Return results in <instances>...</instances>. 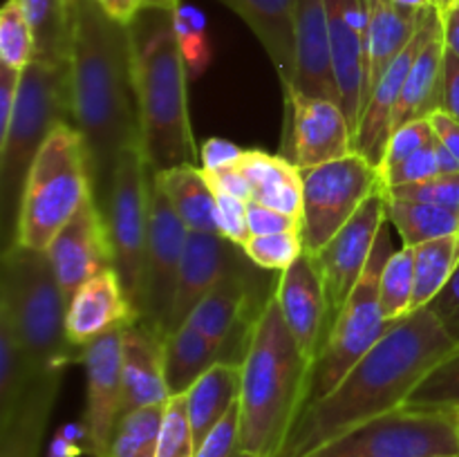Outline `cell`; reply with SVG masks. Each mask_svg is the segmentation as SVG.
<instances>
[{
  "mask_svg": "<svg viewBox=\"0 0 459 457\" xmlns=\"http://www.w3.org/2000/svg\"><path fill=\"white\" fill-rule=\"evenodd\" d=\"M455 348L429 305L408 314L330 392L300 412L281 457L309 455L348 430L402 408L426 372Z\"/></svg>",
  "mask_w": 459,
  "mask_h": 457,
  "instance_id": "7a4b0ae2",
  "label": "cell"
},
{
  "mask_svg": "<svg viewBox=\"0 0 459 457\" xmlns=\"http://www.w3.org/2000/svg\"><path fill=\"white\" fill-rule=\"evenodd\" d=\"M303 175V236L305 251L318 255L327 242L352 220L363 202L381 188V175L359 152L343 160L327 161L314 168L300 170Z\"/></svg>",
  "mask_w": 459,
  "mask_h": 457,
  "instance_id": "8fae6325",
  "label": "cell"
},
{
  "mask_svg": "<svg viewBox=\"0 0 459 457\" xmlns=\"http://www.w3.org/2000/svg\"><path fill=\"white\" fill-rule=\"evenodd\" d=\"M430 124H433L435 134H437L439 142L448 148V151L455 155V160L459 161V121L453 119L448 112L437 110L429 116Z\"/></svg>",
  "mask_w": 459,
  "mask_h": 457,
  "instance_id": "9f6ffc18",
  "label": "cell"
},
{
  "mask_svg": "<svg viewBox=\"0 0 459 457\" xmlns=\"http://www.w3.org/2000/svg\"><path fill=\"white\" fill-rule=\"evenodd\" d=\"M327 99L341 106L339 83L332 61L325 0H299L294 30V74L285 92Z\"/></svg>",
  "mask_w": 459,
  "mask_h": 457,
  "instance_id": "44dd1931",
  "label": "cell"
},
{
  "mask_svg": "<svg viewBox=\"0 0 459 457\" xmlns=\"http://www.w3.org/2000/svg\"><path fill=\"white\" fill-rule=\"evenodd\" d=\"M242 255H245L242 246L233 245L218 233L188 231L182 264H179L178 298H175L173 318H170V332H175L188 321L193 309L204 300V296L218 285L220 278Z\"/></svg>",
  "mask_w": 459,
  "mask_h": 457,
  "instance_id": "603a6c76",
  "label": "cell"
},
{
  "mask_svg": "<svg viewBox=\"0 0 459 457\" xmlns=\"http://www.w3.org/2000/svg\"><path fill=\"white\" fill-rule=\"evenodd\" d=\"M442 110L459 121V58L448 49L444 54Z\"/></svg>",
  "mask_w": 459,
  "mask_h": 457,
  "instance_id": "db71d44e",
  "label": "cell"
},
{
  "mask_svg": "<svg viewBox=\"0 0 459 457\" xmlns=\"http://www.w3.org/2000/svg\"><path fill=\"white\" fill-rule=\"evenodd\" d=\"M242 152L233 143L224 142V139H209V142L202 146V168H220V166H231L238 164V160L242 157Z\"/></svg>",
  "mask_w": 459,
  "mask_h": 457,
  "instance_id": "11a10c76",
  "label": "cell"
},
{
  "mask_svg": "<svg viewBox=\"0 0 459 457\" xmlns=\"http://www.w3.org/2000/svg\"><path fill=\"white\" fill-rule=\"evenodd\" d=\"M381 312L385 321L399 323L415 312V254L412 246L394 251L384 264L379 280Z\"/></svg>",
  "mask_w": 459,
  "mask_h": 457,
  "instance_id": "74e56055",
  "label": "cell"
},
{
  "mask_svg": "<svg viewBox=\"0 0 459 457\" xmlns=\"http://www.w3.org/2000/svg\"><path fill=\"white\" fill-rule=\"evenodd\" d=\"M166 403L137 408L121 415L103 457H157Z\"/></svg>",
  "mask_w": 459,
  "mask_h": 457,
  "instance_id": "8d00e7d4",
  "label": "cell"
},
{
  "mask_svg": "<svg viewBox=\"0 0 459 457\" xmlns=\"http://www.w3.org/2000/svg\"><path fill=\"white\" fill-rule=\"evenodd\" d=\"M151 184L152 173L143 160L142 146L126 148L117 161L110 195L101 209L110 237L112 269L134 307H139L146 263Z\"/></svg>",
  "mask_w": 459,
  "mask_h": 457,
  "instance_id": "30bf717a",
  "label": "cell"
},
{
  "mask_svg": "<svg viewBox=\"0 0 459 457\" xmlns=\"http://www.w3.org/2000/svg\"><path fill=\"white\" fill-rule=\"evenodd\" d=\"M384 193L390 200L426 202V204H437L444 206V209L459 211V173L437 175V177L426 179V182L384 188Z\"/></svg>",
  "mask_w": 459,
  "mask_h": 457,
  "instance_id": "7bdbcfd3",
  "label": "cell"
},
{
  "mask_svg": "<svg viewBox=\"0 0 459 457\" xmlns=\"http://www.w3.org/2000/svg\"><path fill=\"white\" fill-rule=\"evenodd\" d=\"M240 401V399H238ZM195 457H242L240 451V406H233L220 424L197 446Z\"/></svg>",
  "mask_w": 459,
  "mask_h": 457,
  "instance_id": "bcb514c9",
  "label": "cell"
},
{
  "mask_svg": "<svg viewBox=\"0 0 459 457\" xmlns=\"http://www.w3.org/2000/svg\"><path fill=\"white\" fill-rule=\"evenodd\" d=\"M90 195L94 193L83 137L72 124H61L40 148L27 177L16 245L48 251Z\"/></svg>",
  "mask_w": 459,
  "mask_h": 457,
  "instance_id": "52a82bcc",
  "label": "cell"
},
{
  "mask_svg": "<svg viewBox=\"0 0 459 457\" xmlns=\"http://www.w3.org/2000/svg\"><path fill=\"white\" fill-rule=\"evenodd\" d=\"M238 166L249 182L251 200L282 211L287 215H303V175L285 155H269L264 151H245Z\"/></svg>",
  "mask_w": 459,
  "mask_h": 457,
  "instance_id": "83f0119b",
  "label": "cell"
},
{
  "mask_svg": "<svg viewBox=\"0 0 459 457\" xmlns=\"http://www.w3.org/2000/svg\"><path fill=\"white\" fill-rule=\"evenodd\" d=\"M442 25V13L439 9L430 7V12L426 13V21L421 25V30L417 31L415 39L411 40L406 49L390 63V67L385 70V74L381 76V81L377 83L375 92L368 99L366 108H363L361 121H359L357 137H354V148L361 157H366L372 166L379 168L381 161H384L385 146H388V139L393 134V119L394 110H397L399 97H402L403 83H406V76L411 72L412 63H415L417 54L421 52V47L426 45V40L433 36V31Z\"/></svg>",
  "mask_w": 459,
  "mask_h": 457,
  "instance_id": "ffe728a7",
  "label": "cell"
},
{
  "mask_svg": "<svg viewBox=\"0 0 459 457\" xmlns=\"http://www.w3.org/2000/svg\"><path fill=\"white\" fill-rule=\"evenodd\" d=\"M195 437L188 419L186 394H173L166 403V415L161 421L157 457H195Z\"/></svg>",
  "mask_w": 459,
  "mask_h": 457,
  "instance_id": "b9f144b4",
  "label": "cell"
},
{
  "mask_svg": "<svg viewBox=\"0 0 459 457\" xmlns=\"http://www.w3.org/2000/svg\"><path fill=\"white\" fill-rule=\"evenodd\" d=\"M444 54H446V45H444V30L439 25L426 40L408 72L397 110H394L393 133L411 121L429 119L433 112L442 110Z\"/></svg>",
  "mask_w": 459,
  "mask_h": 457,
  "instance_id": "4316f807",
  "label": "cell"
},
{
  "mask_svg": "<svg viewBox=\"0 0 459 457\" xmlns=\"http://www.w3.org/2000/svg\"><path fill=\"white\" fill-rule=\"evenodd\" d=\"M242 258L220 278L218 285L188 316L202 336L218 349L220 361L242 363L249 345L251 325L258 316L251 314L255 291L251 287V276L240 264Z\"/></svg>",
  "mask_w": 459,
  "mask_h": 457,
  "instance_id": "9a60e30c",
  "label": "cell"
},
{
  "mask_svg": "<svg viewBox=\"0 0 459 457\" xmlns=\"http://www.w3.org/2000/svg\"><path fill=\"white\" fill-rule=\"evenodd\" d=\"M40 376L43 375L30 363L12 327L0 321V421L9 419L22 406Z\"/></svg>",
  "mask_w": 459,
  "mask_h": 457,
  "instance_id": "d590c367",
  "label": "cell"
},
{
  "mask_svg": "<svg viewBox=\"0 0 459 457\" xmlns=\"http://www.w3.org/2000/svg\"><path fill=\"white\" fill-rule=\"evenodd\" d=\"M368 4V67H366V90H363V108L375 92L377 83L390 63L411 45L417 31L421 30L429 9H403L390 0H366ZM363 115V112H361Z\"/></svg>",
  "mask_w": 459,
  "mask_h": 457,
  "instance_id": "d4e9b609",
  "label": "cell"
},
{
  "mask_svg": "<svg viewBox=\"0 0 459 457\" xmlns=\"http://www.w3.org/2000/svg\"><path fill=\"white\" fill-rule=\"evenodd\" d=\"M63 375H43L22 406L0 421V457H40Z\"/></svg>",
  "mask_w": 459,
  "mask_h": 457,
  "instance_id": "f1b7e54d",
  "label": "cell"
},
{
  "mask_svg": "<svg viewBox=\"0 0 459 457\" xmlns=\"http://www.w3.org/2000/svg\"><path fill=\"white\" fill-rule=\"evenodd\" d=\"M435 146H437V139H435L433 146L415 152L412 157L390 166V168L379 170L381 186L393 188V186H403V184H417V182H426V179L437 177L439 166H437V148Z\"/></svg>",
  "mask_w": 459,
  "mask_h": 457,
  "instance_id": "f6af8a7d",
  "label": "cell"
},
{
  "mask_svg": "<svg viewBox=\"0 0 459 457\" xmlns=\"http://www.w3.org/2000/svg\"><path fill=\"white\" fill-rule=\"evenodd\" d=\"M175 13L143 7L130 22L142 152L151 173L197 164L186 97V63Z\"/></svg>",
  "mask_w": 459,
  "mask_h": 457,
  "instance_id": "277c9868",
  "label": "cell"
},
{
  "mask_svg": "<svg viewBox=\"0 0 459 457\" xmlns=\"http://www.w3.org/2000/svg\"><path fill=\"white\" fill-rule=\"evenodd\" d=\"M312 366L305 361L282 318L276 294L264 300L251 325L242 358V457H281L307 401Z\"/></svg>",
  "mask_w": 459,
  "mask_h": 457,
  "instance_id": "3957f363",
  "label": "cell"
},
{
  "mask_svg": "<svg viewBox=\"0 0 459 457\" xmlns=\"http://www.w3.org/2000/svg\"><path fill=\"white\" fill-rule=\"evenodd\" d=\"M218 197V228L220 236L238 246H245L251 240L249 222H247V202L240 197L215 193Z\"/></svg>",
  "mask_w": 459,
  "mask_h": 457,
  "instance_id": "7dc6e473",
  "label": "cell"
},
{
  "mask_svg": "<svg viewBox=\"0 0 459 457\" xmlns=\"http://www.w3.org/2000/svg\"><path fill=\"white\" fill-rule=\"evenodd\" d=\"M247 260L267 272H285L303 255L305 245L300 231L272 233V236H254L245 246Z\"/></svg>",
  "mask_w": 459,
  "mask_h": 457,
  "instance_id": "60d3db41",
  "label": "cell"
},
{
  "mask_svg": "<svg viewBox=\"0 0 459 457\" xmlns=\"http://www.w3.org/2000/svg\"><path fill=\"white\" fill-rule=\"evenodd\" d=\"M290 106V152L300 170L357 152L354 128L343 108L327 99L285 92Z\"/></svg>",
  "mask_w": 459,
  "mask_h": 457,
  "instance_id": "ac0fdd59",
  "label": "cell"
},
{
  "mask_svg": "<svg viewBox=\"0 0 459 457\" xmlns=\"http://www.w3.org/2000/svg\"><path fill=\"white\" fill-rule=\"evenodd\" d=\"M152 177L161 184L175 213L182 218L188 231L220 236L218 197L204 168H197V164H184L164 173H152Z\"/></svg>",
  "mask_w": 459,
  "mask_h": 457,
  "instance_id": "4dcf8cb0",
  "label": "cell"
},
{
  "mask_svg": "<svg viewBox=\"0 0 459 457\" xmlns=\"http://www.w3.org/2000/svg\"><path fill=\"white\" fill-rule=\"evenodd\" d=\"M325 12L341 108L357 137L366 90L368 4L366 0H325Z\"/></svg>",
  "mask_w": 459,
  "mask_h": 457,
  "instance_id": "d6986e66",
  "label": "cell"
},
{
  "mask_svg": "<svg viewBox=\"0 0 459 457\" xmlns=\"http://www.w3.org/2000/svg\"><path fill=\"white\" fill-rule=\"evenodd\" d=\"M249 25L272 58L282 88L294 74V30L299 0H218Z\"/></svg>",
  "mask_w": 459,
  "mask_h": 457,
  "instance_id": "484cf974",
  "label": "cell"
},
{
  "mask_svg": "<svg viewBox=\"0 0 459 457\" xmlns=\"http://www.w3.org/2000/svg\"><path fill=\"white\" fill-rule=\"evenodd\" d=\"M388 222V200L384 188H377L348 224L327 242L325 249L314 255L325 280L332 325L341 307L357 287L370 260L379 231Z\"/></svg>",
  "mask_w": 459,
  "mask_h": 457,
  "instance_id": "4fadbf2b",
  "label": "cell"
},
{
  "mask_svg": "<svg viewBox=\"0 0 459 457\" xmlns=\"http://www.w3.org/2000/svg\"><path fill=\"white\" fill-rule=\"evenodd\" d=\"M67 303L48 251L13 245L3 251L0 321L12 327L27 358L40 375H63L83 349L67 339Z\"/></svg>",
  "mask_w": 459,
  "mask_h": 457,
  "instance_id": "8992f818",
  "label": "cell"
},
{
  "mask_svg": "<svg viewBox=\"0 0 459 457\" xmlns=\"http://www.w3.org/2000/svg\"><path fill=\"white\" fill-rule=\"evenodd\" d=\"M442 13V30H444V45L448 52H453L459 58V3Z\"/></svg>",
  "mask_w": 459,
  "mask_h": 457,
  "instance_id": "680465c9",
  "label": "cell"
},
{
  "mask_svg": "<svg viewBox=\"0 0 459 457\" xmlns=\"http://www.w3.org/2000/svg\"><path fill=\"white\" fill-rule=\"evenodd\" d=\"M240 388L242 363L218 361L191 385L188 392H184L195 446H200L206 435L220 424V419L236 406L240 399Z\"/></svg>",
  "mask_w": 459,
  "mask_h": 457,
  "instance_id": "f546056e",
  "label": "cell"
},
{
  "mask_svg": "<svg viewBox=\"0 0 459 457\" xmlns=\"http://www.w3.org/2000/svg\"><path fill=\"white\" fill-rule=\"evenodd\" d=\"M206 177H209L211 186H213L215 193H224V195H233L240 197V200L249 202L254 197L251 193L249 182H247L245 173L240 170V166L231 164V166H220V168H211L206 170Z\"/></svg>",
  "mask_w": 459,
  "mask_h": 457,
  "instance_id": "f907efd6",
  "label": "cell"
},
{
  "mask_svg": "<svg viewBox=\"0 0 459 457\" xmlns=\"http://www.w3.org/2000/svg\"><path fill=\"white\" fill-rule=\"evenodd\" d=\"M121 336L124 327L99 336L81 352V363L85 367V408L81 424L88 433L92 457H103L124 410Z\"/></svg>",
  "mask_w": 459,
  "mask_h": 457,
  "instance_id": "5bb4252c",
  "label": "cell"
},
{
  "mask_svg": "<svg viewBox=\"0 0 459 457\" xmlns=\"http://www.w3.org/2000/svg\"><path fill=\"white\" fill-rule=\"evenodd\" d=\"M437 166H439V175H457L459 173V161L455 160L451 151L444 146L442 142L437 139Z\"/></svg>",
  "mask_w": 459,
  "mask_h": 457,
  "instance_id": "91938a15",
  "label": "cell"
},
{
  "mask_svg": "<svg viewBox=\"0 0 459 457\" xmlns=\"http://www.w3.org/2000/svg\"><path fill=\"white\" fill-rule=\"evenodd\" d=\"M273 294L300 354L314 367L332 330L325 280L316 258L303 251L290 269L281 272Z\"/></svg>",
  "mask_w": 459,
  "mask_h": 457,
  "instance_id": "2e32d148",
  "label": "cell"
},
{
  "mask_svg": "<svg viewBox=\"0 0 459 457\" xmlns=\"http://www.w3.org/2000/svg\"><path fill=\"white\" fill-rule=\"evenodd\" d=\"M34 31L39 61L67 65L72 45L70 0H21Z\"/></svg>",
  "mask_w": 459,
  "mask_h": 457,
  "instance_id": "d6a6232c",
  "label": "cell"
},
{
  "mask_svg": "<svg viewBox=\"0 0 459 457\" xmlns=\"http://www.w3.org/2000/svg\"><path fill=\"white\" fill-rule=\"evenodd\" d=\"M390 3L399 4V7H403V9H412V12L433 7V0H390Z\"/></svg>",
  "mask_w": 459,
  "mask_h": 457,
  "instance_id": "94428289",
  "label": "cell"
},
{
  "mask_svg": "<svg viewBox=\"0 0 459 457\" xmlns=\"http://www.w3.org/2000/svg\"><path fill=\"white\" fill-rule=\"evenodd\" d=\"M459 0H433V7L439 9V12H446V9H451L453 4H457Z\"/></svg>",
  "mask_w": 459,
  "mask_h": 457,
  "instance_id": "be15d7a7",
  "label": "cell"
},
{
  "mask_svg": "<svg viewBox=\"0 0 459 457\" xmlns=\"http://www.w3.org/2000/svg\"><path fill=\"white\" fill-rule=\"evenodd\" d=\"M415 254V309L437 298L459 264V233L412 246Z\"/></svg>",
  "mask_w": 459,
  "mask_h": 457,
  "instance_id": "e575fe53",
  "label": "cell"
},
{
  "mask_svg": "<svg viewBox=\"0 0 459 457\" xmlns=\"http://www.w3.org/2000/svg\"><path fill=\"white\" fill-rule=\"evenodd\" d=\"M61 124H72L70 63L54 65L34 58L22 70L16 108L0 139L3 251L16 245L27 177L40 148Z\"/></svg>",
  "mask_w": 459,
  "mask_h": 457,
  "instance_id": "5b68a950",
  "label": "cell"
},
{
  "mask_svg": "<svg viewBox=\"0 0 459 457\" xmlns=\"http://www.w3.org/2000/svg\"><path fill=\"white\" fill-rule=\"evenodd\" d=\"M54 276L61 287L65 303L88 280L112 267V249L108 237L106 215L94 195L81 204L70 222L56 233L48 246Z\"/></svg>",
  "mask_w": 459,
  "mask_h": 457,
  "instance_id": "e0dca14e",
  "label": "cell"
},
{
  "mask_svg": "<svg viewBox=\"0 0 459 457\" xmlns=\"http://www.w3.org/2000/svg\"><path fill=\"white\" fill-rule=\"evenodd\" d=\"M36 56L34 31L21 0H7L0 9V65L22 72Z\"/></svg>",
  "mask_w": 459,
  "mask_h": 457,
  "instance_id": "ab89813d",
  "label": "cell"
},
{
  "mask_svg": "<svg viewBox=\"0 0 459 457\" xmlns=\"http://www.w3.org/2000/svg\"><path fill=\"white\" fill-rule=\"evenodd\" d=\"M393 254L394 246L393 236H390V222H385L379 231V237H377L366 272L359 278L357 287L341 307L325 341V348H323L316 366L312 367L305 408L330 392L379 343L381 336L394 325V323L385 321L379 300L381 272H384V264L388 263Z\"/></svg>",
  "mask_w": 459,
  "mask_h": 457,
  "instance_id": "ba28073f",
  "label": "cell"
},
{
  "mask_svg": "<svg viewBox=\"0 0 459 457\" xmlns=\"http://www.w3.org/2000/svg\"><path fill=\"white\" fill-rule=\"evenodd\" d=\"M188 228L175 213L161 184H151V222H148L146 263H143L139 318L166 339L170 332L175 298H178L179 264L186 246Z\"/></svg>",
  "mask_w": 459,
  "mask_h": 457,
  "instance_id": "7c38bea8",
  "label": "cell"
},
{
  "mask_svg": "<svg viewBox=\"0 0 459 457\" xmlns=\"http://www.w3.org/2000/svg\"><path fill=\"white\" fill-rule=\"evenodd\" d=\"M137 318V307L126 296L119 276L110 267L85 282L67 303V339L83 349L99 336L121 330Z\"/></svg>",
  "mask_w": 459,
  "mask_h": 457,
  "instance_id": "7402d4cb",
  "label": "cell"
},
{
  "mask_svg": "<svg viewBox=\"0 0 459 457\" xmlns=\"http://www.w3.org/2000/svg\"><path fill=\"white\" fill-rule=\"evenodd\" d=\"M403 406L426 410H459V345L412 388Z\"/></svg>",
  "mask_w": 459,
  "mask_h": 457,
  "instance_id": "f35d334b",
  "label": "cell"
},
{
  "mask_svg": "<svg viewBox=\"0 0 459 457\" xmlns=\"http://www.w3.org/2000/svg\"><path fill=\"white\" fill-rule=\"evenodd\" d=\"M220 361V354L202 332L186 321L164 339V370L170 394H184Z\"/></svg>",
  "mask_w": 459,
  "mask_h": 457,
  "instance_id": "1f68e13d",
  "label": "cell"
},
{
  "mask_svg": "<svg viewBox=\"0 0 459 457\" xmlns=\"http://www.w3.org/2000/svg\"><path fill=\"white\" fill-rule=\"evenodd\" d=\"M90 455L88 433L83 424H67L58 430L56 437L49 444L48 457H81Z\"/></svg>",
  "mask_w": 459,
  "mask_h": 457,
  "instance_id": "816d5d0a",
  "label": "cell"
},
{
  "mask_svg": "<svg viewBox=\"0 0 459 457\" xmlns=\"http://www.w3.org/2000/svg\"><path fill=\"white\" fill-rule=\"evenodd\" d=\"M21 76L22 72H13L0 65V139H3L4 130H7L9 121H12L13 108H16Z\"/></svg>",
  "mask_w": 459,
  "mask_h": 457,
  "instance_id": "f5cc1de1",
  "label": "cell"
},
{
  "mask_svg": "<svg viewBox=\"0 0 459 457\" xmlns=\"http://www.w3.org/2000/svg\"><path fill=\"white\" fill-rule=\"evenodd\" d=\"M70 13L72 125L83 137L94 200L103 209L119 155L142 146L130 27L97 0H70Z\"/></svg>",
  "mask_w": 459,
  "mask_h": 457,
  "instance_id": "6da1fadb",
  "label": "cell"
},
{
  "mask_svg": "<svg viewBox=\"0 0 459 457\" xmlns=\"http://www.w3.org/2000/svg\"><path fill=\"white\" fill-rule=\"evenodd\" d=\"M247 222H249L251 237L254 236H272V233H285V231H300L303 220L287 215L282 211L264 206L260 202L249 200L247 202Z\"/></svg>",
  "mask_w": 459,
  "mask_h": 457,
  "instance_id": "c3c4849f",
  "label": "cell"
},
{
  "mask_svg": "<svg viewBox=\"0 0 459 457\" xmlns=\"http://www.w3.org/2000/svg\"><path fill=\"white\" fill-rule=\"evenodd\" d=\"M388 200V222L397 228L403 246H420L437 237L459 233V211L426 202Z\"/></svg>",
  "mask_w": 459,
  "mask_h": 457,
  "instance_id": "836d02e7",
  "label": "cell"
},
{
  "mask_svg": "<svg viewBox=\"0 0 459 457\" xmlns=\"http://www.w3.org/2000/svg\"><path fill=\"white\" fill-rule=\"evenodd\" d=\"M457 412V421H459V410H455Z\"/></svg>",
  "mask_w": 459,
  "mask_h": 457,
  "instance_id": "e7e4bbea",
  "label": "cell"
},
{
  "mask_svg": "<svg viewBox=\"0 0 459 457\" xmlns=\"http://www.w3.org/2000/svg\"><path fill=\"white\" fill-rule=\"evenodd\" d=\"M179 0H143V7L151 9H169V12H178Z\"/></svg>",
  "mask_w": 459,
  "mask_h": 457,
  "instance_id": "6125c7cd",
  "label": "cell"
},
{
  "mask_svg": "<svg viewBox=\"0 0 459 457\" xmlns=\"http://www.w3.org/2000/svg\"><path fill=\"white\" fill-rule=\"evenodd\" d=\"M115 21L130 25L143 9V0H97Z\"/></svg>",
  "mask_w": 459,
  "mask_h": 457,
  "instance_id": "6f0895ef",
  "label": "cell"
},
{
  "mask_svg": "<svg viewBox=\"0 0 459 457\" xmlns=\"http://www.w3.org/2000/svg\"><path fill=\"white\" fill-rule=\"evenodd\" d=\"M121 372H124V410L166 403L170 394L164 370V336L137 318L124 327L121 336Z\"/></svg>",
  "mask_w": 459,
  "mask_h": 457,
  "instance_id": "cb8c5ba5",
  "label": "cell"
},
{
  "mask_svg": "<svg viewBox=\"0 0 459 457\" xmlns=\"http://www.w3.org/2000/svg\"><path fill=\"white\" fill-rule=\"evenodd\" d=\"M433 309V314L437 316V321L442 323L444 330L451 334V339L459 345V264L455 273L451 276V280L446 282L442 291L437 294V298L429 305Z\"/></svg>",
  "mask_w": 459,
  "mask_h": 457,
  "instance_id": "681fc988",
  "label": "cell"
},
{
  "mask_svg": "<svg viewBox=\"0 0 459 457\" xmlns=\"http://www.w3.org/2000/svg\"><path fill=\"white\" fill-rule=\"evenodd\" d=\"M435 139H437V134H435V128L433 124H430V119L411 121V124L402 125V128H397L393 134H390L388 146H385L384 161H381L379 170L390 168V166L412 157L415 152L433 146Z\"/></svg>",
  "mask_w": 459,
  "mask_h": 457,
  "instance_id": "ee69618b",
  "label": "cell"
},
{
  "mask_svg": "<svg viewBox=\"0 0 459 457\" xmlns=\"http://www.w3.org/2000/svg\"><path fill=\"white\" fill-rule=\"evenodd\" d=\"M305 457H459L457 412L402 406Z\"/></svg>",
  "mask_w": 459,
  "mask_h": 457,
  "instance_id": "9c48e42d",
  "label": "cell"
}]
</instances>
